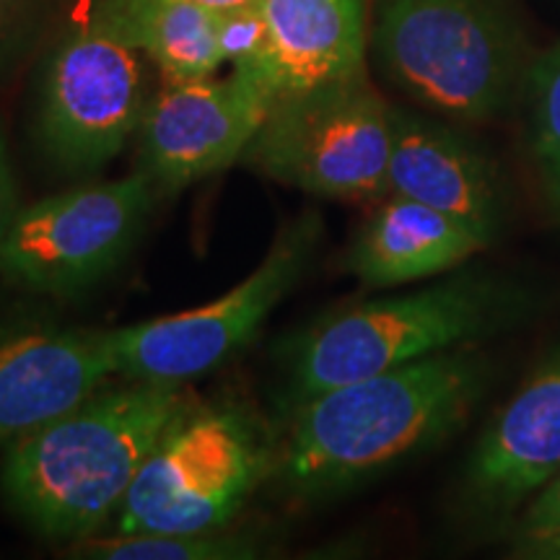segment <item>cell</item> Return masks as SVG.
<instances>
[{
	"label": "cell",
	"instance_id": "obj_11",
	"mask_svg": "<svg viewBox=\"0 0 560 560\" xmlns=\"http://www.w3.org/2000/svg\"><path fill=\"white\" fill-rule=\"evenodd\" d=\"M117 376L112 330H0V446L52 423Z\"/></svg>",
	"mask_w": 560,
	"mask_h": 560
},
{
	"label": "cell",
	"instance_id": "obj_16",
	"mask_svg": "<svg viewBox=\"0 0 560 560\" xmlns=\"http://www.w3.org/2000/svg\"><path fill=\"white\" fill-rule=\"evenodd\" d=\"M94 16L156 62L164 81L208 79L226 62L221 13L187 0H100Z\"/></svg>",
	"mask_w": 560,
	"mask_h": 560
},
{
	"label": "cell",
	"instance_id": "obj_12",
	"mask_svg": "<svg viewBox=\"0 0 560 560\" xmlns=\"http://www.w3.org/2000/svg\"><path fill=\"white\" fill-rule=\"evenodd\" d=\"M265 39L234 70L270 102L366 79L363 0H262Z\"/></svg>",
	"mask_w": 560,
	"mask_h": 560
},
{
	"label": "cell",
	"instance_id": "obj_23",
	"mask_svg": "<svg viewBox=\"0 0 560 560\" xmlns=\"http://www.w3.org/2000/svg\"><path fill=\"white\" fill-rule=\"evenodd\" d=\"M187 3H198L202 9H210L215 13H234L244 9H255L262 0H187Z\"/></svg>",
	"mask_w": 560,
	"mask_h": 560
},
{
	"label": "cell",
	"instance_id": "obj_7",
	"mask_svg": "<svg viewBox=\"0 0 560 560\" xmlns=\"http://www.w3.org/2000/svg\"><path fill=\"white\" fill-rule=\"evenodd\" d=\"M392 117L366 79L270 104L242 161L262 177L330 200L389 195Z\"/></svg>",
	"mask_w": 560,
	"mask_h": 560
},
{
	"label": "cell",
	"instance_id": "obj_8",
	"mask_svg": "<svg viewBox=\"0 0 560 560\" xmlns=\"http://www.w3.org/2000/svg\"><path fill=\"white\" fill-rule=\"evenodd\" d=\"M140 50L91 13L45 58L37 91V140L55 170L89 177L136 138L145 102Z\"/></svg>",
	"mask_w": 560,
	"mask_h": 560
},
{
	"label": "cell",
	"instance_id": "obj_3",
	"mask_svg": "<svg viewBox=\"0 0 560 560\" xmlns=\"http://www.w3.org/2000/svg\"><path fill=\"white\" fill-rule=\"evenodd\" d=\"M524 299L488 278L462 276L405 296L325 314L280 340V410L319 392L384 374L495 332L516 319Z\"/></svg>",
	"mask_w": 560,
	"mask_h": 560
},
{
	"label": "cell",
	"instance_id": "obj_6",
	"mask_svg": "<svg viewBox=\"0 0 560 560\" xmlns=\"http://www.w3.org/2000/svg\"><path fill=\"white\" fill-rule=\"evenodd\" d=\"M317 213L280 223L262 262L234 289L208 304L112 330L117 376L149 384H177L206 376L242 353L276 306L296 289L317 255Z\"/></svg>",
	"mask_w": 560,
	"mask_h": 560
},
{
	"label": "cell",
	"instance_id": "obj_17",
	"mask_svg": "<svg viewBox=\"0 0 560 560\" xmlns=\"http://www.w3.org/2000/svg\"><path fill=\"white\" fill-rule=\"evenodd\" d=\"M75 558L94 560H252L265 556V542L247 532H115L73 542Z\"/></svg>",
	"mask_w": 560,
	"mask_h": 560
},
{
	"label": "cell",
	"instance_id": "obj_9",
	"mask_svg": "<svg viewBox=\"0 0 560 560\" xmlns=\"http://www.w3.org/2000/svg\"><path fill=\"white\" fill-rule=\"evenodd\" d=\"M156 198V185L138 170L21 208L0 242V276L26 291L79 296L125 262Z\"/></svg>",
	"mask_w": 560,
	"mask_h": 560
},
{
	"label": "cell",
	"instance_id": "obj_1",
	"mask_svg": "<svg viewBox=\"0 0 560 560\" xmlns=\"http://www.w3.org/2000/svg\"><path fill=\"white\" fill-rule=\"evenodd\" d=\"M486 382V361L452 348L319 392L283 416L272 486L301 503L346 493L462 429Z\"/></svg>",
	"mask_w": 560,
	"mask_h": 560
},
{
	"label": "cell",
	"instance_id": "obj_20",
	"mask_svg": "<svg viewBox=\"0 0 560 560\" xmlns=\"http://www.w3.org/2000/svg\"><path fill=\"white\" fill-rule=\"evenodd\" d=\"M45 13L47 0H0V73L30 50Z\"/></svg>",
	"mask_w": 560,
	"mask_h": 560
},
{
	"label": "cell",
	"instance_id": "obj_13",
	"mask_svg": "<svg viewBox=\"0 0 560 560\" xmlns=\"http://www.w3.org/2000/svg\"><path fill=\"white\" fill-rule=\"evenodd\" d=\"M389 195L436 208L493 242L501 219L488 161L444 125L405 109H389Z\"/></svg>",
	"mask_w": 560,
	"mask_h": 560
},
{
	"label": "cell",
	"instance_id": "obj_21",
	"mask_svg": "<svg viewBox=\"0 0 560 560\" xmlns=\"http://www.w3.org/2000/svg\"><path fill=\"white\" fill-rule=\"evenodd\" d=\"M260 5L234 13H221V47L231 66L249 60L262 47L265 19Z\"/></svg>",
	"mask_w": 560,
	"mask_h": 560
},
{
	"label": "cell",
	"instance_id": "obj_5",
	"mask_svg": "<svg viewBox=\"0 0 560 560\" xmlns=\"http://www.w3.org/2000/svg\"><path fill=\"white\" fill-rule=\"evenodd\" d=\"M374 50L395 86L465 122L499 115L520 66L516 32L495 0H384Z\"/></svg>",
	"mask_w": 560,
	"mask_h": 560
},
{
	"label": "cell",
	"instance_id": "obj_19",
	"mask_svg": "<svg viewBox=\"0 0 560 560\" xmlns=\"http://www.w3.org/2000/svg\"><path fill=\"white\" fill-rule=\"evenodd\" d=\"M520 540L524 556H560V472L540 488L520 527Z\"/></svg>",
	"mask_w": 560,
	"mask_h": 560
},
{
	"label": "cell",
	"instance_id": "obj_24",
	"mask_svg": "<svg viewBox=\"0 0 560 560\" xmlns=\"http://www.w3.org/2000/svg\"><path fill=\"white\" fill-rule=\"evenodd\" d=\"M558 558H560V556H558Z\"/></svg>",
	"mask_w": 560,
	"mask_h": 560
},
{
	"label": "cell",
	"instance_id": "obj_4",
	"mask_svg": "<svg viewBox=\"0 0 560 560\" xmlns=\"http://www.w3.org/2000/svg\"><path fill=\"white\" fill-rule=\"evenodd\" d=\"M278 439L249 405L187 400L132 480L117 532L229 527L270 480Z\"/></svg>",
	"mask_w": 560,
	"mask_h": 560
},
{
	"label": "cell",
	"instance_id": "obj_14",
	"mask_svg": "<svg viewBox=\"0 0 560 560\" xmlns=\"http://www.w3.org/2000/svg\"><path fill=\"white\" fill-rule=\"evenodd\" d=\"M560 472V355L537 371L482 433L470 488L493 509H511Z\"/></svg>",
	"mask_w": 560,
	"mask_h": 560
},
{
	"label": "cell",
	"instance_id": "obj_15",
	"mask_svg": "<svg viewBox=\"0 0 560 560\" xmlns=\"http://www.w3.org/2000/svg\"><path fill=\"white\" fill-rule=\"evenodd\" d=\"M482 247L488 244L462 221L392 195L355 234L346 265L369 289H389L441 276Z\"/></svg>",
	"mask_w": 560,
	"mask_h": 560
},
{
	"label": "cell",
	"instance_id": "obj_2",
	"mask_svg": "<svg viewBox=\"0 0 560 560\" xmlns=\"http://www.w3.org/2000/svg\"><path fill=\"white\" fill-rule=\"evenodd\" d=\"M5 446L0 486L19 520L50 540L96 535L117 516L185 387L122 380Z\"/></svg>",
	"mask_w": 560,
	"mask_h": 560
},
{
	"label": "cell",
	"instance_id": "obj_18",
	"mask_svg": "<svg viewBox=\"0 0 560 560\" xmlns=\"http://www.w3.org/2000/svg\"><path fill=\"white\" fill-rule=\"evenodd\" d=\"M532 149L552 213L560 219V45L535 62L529 73Z\"/></svg>",
	"mask_w": 560,
	"mask_h": 560
},
{
	"label": "cell",
	"instance_id": "obj_22",
	"mask_svg": "<svg viewBox=\"0 0 560 560\" xmlns=\"http://www.w3.org/2000/svg\"><path fill=\"white\" fill-rule=\"evenodd\" d=\"M21 210L19 202V187L16 177H13V166L9 159V149H5V140L0 136V242L5 240L9 229L13 226Z\"/></svg>",
	"mask_w": 560,
	"mask_h": 560
},
{
	"label": "cell",
	"instance_id": "obj_10",
	"mask_svg": "<svg viewBox=\"0 0 560 560\" xmlns=\"http://www.w3.org/2000/svg\"><path fill=\"white\" fill-rule=\"evenodd\" d=\"M270 104L240 70L226 79L164 81L145 102L136 130L140 172L159 192H179L229 170L242 161Z\"/></svg>",
	"mask_w": 560,
	"mask_h": 560
}]
</instances>
